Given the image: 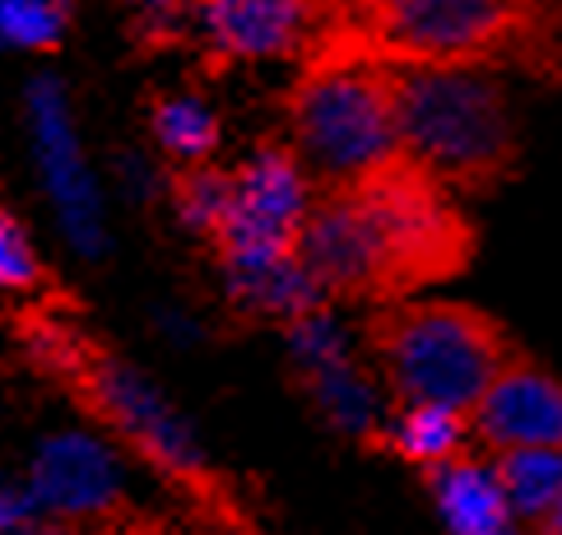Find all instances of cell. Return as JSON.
<instances>
[{
    "label": "cell",
    "mask_w": 562,
    "mask_h": 535,
    "mask_svg": "<svg viewBox=\"0 0 562 535\" xmlns=\"http://www.w3.org/2000/svg\"><path fill=\"white\" fill-rule=\"evenodd\" d=\"M405 164L447 187H479L512 158V108L488 66H395Z\"/></svg>",
    "instance_id": "cell-1"
},
{
    "label": "cell",
    "mask_w": 562,
    "mask_h": 535,
    "mask_svg": "<svg viewBox=\"0 0 562 535\" xmlns=\"http://www.w3.org/2000/svg\"><path fill=\"white\" fill-rule=\"evenodd\" d=\"M293 154L330 191L363 187L368 177L395 168L400 112H395V70L368 56H330L321 62L289 103Z\"/></svg>",
    "instance_id": "cell-2"
},
{
    "label": "cell",
    "mask_w": 562,
    "mask_h": 535,
    "mask_svg": "<svg viewBox=\"0 0 562 535\" xmlns=\"http://www.w3.org/2000/svg\"><path fill=\"white\" fill-rule=\"evenodd\" d=\"M376 364L400 401L451 405L474 414L488 387L516 359L484 312L456 303H405L376 316L372 326Z\"/></svg>",
    "instance_id": "cell-3"
},
{
    "label": "cell",
    "mask_w": 562,
    "mask_h": 535,
    "mask_svg": "<svg viewBox=\"0 0 562 535\" xmlns=\"http://www.w3.org/2000/svg\"><path fill=\"white\" fill-rule=\"evenodd\" d=\"M363 201L391 293H405L424 280H441L465 261V224L441 196V182L400 158L395 168L353 187Z\"/></svg>",
    "instance_id": "cell-4"
},
{
    "label": "cell",
    "mask_w": 562,
    "mask_h": 535,
    "mask_svg": "<svg viewBox=\"0 0 562 535\" xmlns=\"http://www.w3.org/2000/svg\"><path fill=\"white\" fill-rule=\"evenodd\" d=\"M526 19L530 0H372V37L400 66H484Z\"/></svg>",
    "instance_id": "cell-5"
},
{
    "label": "cell",
    "mask_w": 562,
    "mask_h": 535,
    "mask_svg": "<svg viewBox=\"0 0 562 535\" xmlns=\"http://www.w3.org/2000/svg\"><path fill=\"white\" fill-rule=\"evenodd\" d=\"M312 172L284 145H260L233 172V205L218 229V266L293 256L312 220Z\"/></svg>",
    "instance_id": "cell-6"
},
{
    "label": "cell",
    "mask_w": 562,
    "mask_h": 535,
    "mask_svg": "<svg viewBox=\"0 0 562 535\" xmlns=\"http://www.w3.org/2000/svg\"><path fill=\"white\" fill-rule=\"evenodd\" d=\"M24 116H29V141H33V164H37V182H43L47 201L56 210L66 243L79 256H103L108 247V224H103V196L85 164L75 135V116H70V98L56 75H37L29 93H24Z\"/></svg>",
    "instance_id": "cell-7"
},
{
    "label": "cell",
    "mask_w": 562,
    "mask_h": 535,
    "mask_svg": "<svg viewBox=\"0 0 562 535\" xmlns=\"http://www.w3.org/2000/svg\"><path fill=\"white\" fill-rule=\"evenodd\" d=\"M70 378L85 387L89 405L122 433L139 457L154 461L158 470H168L172 480H182L191 489H205V461H200L191 433L182 428V420L164 405V395L139 378L135 368L89 349L85 364H79Z\"/></svg>",
    "instance_id": "cell-8"
},
{
    "label": "cell",
    "mask_w": 562,
    "mask_h": 535,
    "mask_svg": "<svg viewBox=\"0 0 562 535\" xmlns=\"http://www.w3.org/2000/svg\"><path fill=\"white\" fill-rule=\"evenodd\" d=\"M303 266L316 275V285L339 299H386V261H381L376 233L358 191H326L312 210V220L297 243Z\"/></svg>",
    "instance_id": "cell-9"
},
{
    "label": "cell",
    "mask_w": 562,
    "mask_h": 535,
    "mask_svg": "<svg viewBox=\"0 0 562 535\" xmlns=\"http://www.w3.org/2000/svg\"><path fill=\"white\" fill-rule=\"evenodd\" d=\"M24 489L43 517L93 522L122 499V470L93 433H56L37 447Z\"/></svg>",
    "instance_id": "cell-10"
},
{
    "label": "cell",
    "mask_w": 562,
    "mask_h": 535,
    "mask_svg": "<svg viewBox=\"0 0 562 535\" xmlns=\"http://www.w3.org/2000/svg\"><path fill=\"white\" fill-rule=\"evenodd\" d=\"M321 24V0H205L200 33L224 62H284Z\"/></svg>",
    "instance_id": "cell-11"
},
{
    "label": "cell",
    "mask_w": 562,
    "mask_h": 535,
    "mask_svg": "<svg viewBox=\"0 0 562 535\" xmlns=\"http://www.w3.org/2000/svg\"><path fill=\"white\" fill-rule=\"evenodd\" d=\"M474 428L493 452L562 447V378L516 359L474 405Z\"/></svg>",
    "instance_id": "cell-12"
},
{
    "label": "cell",
    "mask_w": 562,
    "mask_h": 535,
    "mask_svg": "<svg viewBox=\"0 0 562 535\" xmlns=\"http://www.w3.org/2000/svg\"><path fill=\"white\" fill-rule=\"evenodd\" d=\"M293 341V359L307 372V387L316 395V405L326 410V420L349 428V433H368L376 424V391L368 378L349 364V345L326 312H312L303 322L289 326Z\"/></svg>",
    "instance_id": "cell-13"
},
{
    "label": "cell",
    "mask_w": 562,
    "mask_h": 535,
    "mask_svg": "<svg viewBox=\"0 0 562 535\" xmlns=\"http://www.w3.org/2000/svg\"><path fill=\"white\" fill-rule=\"evenodd\" d=\"M224 289L243 312L270 316V322H289V326L321 312V299H326V289L316 285V275L303 266L297 252L274 256V261L224 266Z\"/></svg>",
    "instance_id": "cell-14"
},
{
    "label": "cell",
    "mask_w": 562,
    "mask_h": 535,
    "mask_svg": "<svg viewBox=\"0 0 562 535\" xmlns=\"http://www.w3.org/2000/svg\"><path fill=\"white\" fill-rule=\"evenodd\" d=\"M432 499L441 512V526L451 535H502L512 526V499L502 489L497 461L456 457L451 466L432 470Z\"/></svg>",
    "instance_id": "cell-15"
},
{
    "label": "cell",
    "mask_w": 562,
    "mask_h": 535,
    "mask_svg": "<svg viewBox=\"0 0 562 535\" xmlns=\"http://www.w3.org/2000/svg\"><path fill=\"white\" fill-rule=\"evenodd\" d=\"M386 443L395 447V457L441 470L460 457V447H465V414L451 410V405L405 401V410L386 424Z\"/></svg>",
    "instance_id": "cell-16"
},
{
    "label": "cell",
    "mask_w": 562,
    "mask_h": 535,
    "mask_svg": "<svg viewBox=\"0 0 562 535\" xmlns=\"http://www.w3.org/2000/svg\"><path fill=\"white\" fill-rule=\"evenodd\" d=\"M497 475L516 517L544 531L553 522V512L562 508V447L497 452Z\"/></svg>",
    "instance_id": "cell-17"
},
{
    "label": "cell",
    "mask_w": 562,
    "mask_h": 535,
    "mask_svg": "<svg viewBox=\"0 0 562 535\" xmlns=\"http://www.w3.org/2000/svg\"><path fill=\"white\" fill-rule=\"evenodd\" d=\"M149 131H154V145L182 168H200L218 145V116L205 98H195V93L158 98L149 112Z\"/></svg>",
    "instance_id": "cell-18"
},
{
    "label": "cell",
    "mask_w": 562,
    "mask_h": 535,
    "mask_svg": "<svg viewBox=\"0 0 562 535\" xmlns=\"http://www.w3.org/2000/svg\"><path fill=\"white\" fill-rule=\"evenodd\" d=\"M228 205H233V172L200 164V168H187L172 182V210L191 233L218 237V229L228 220Z\"/></svg>",
    "instance_id": "cell-19"
},
{
    "label": "cell",
    "mask_w": 562,
    "mask_h": 535,
    "mask_svg": "<svg viewBox=\"0 0 562 535\" xmlns=\"http://www.w3.org/2000/svg\"><path fill=\"white\" fill-rule=\"evenodd\" d=\"M70 29V0H0V37L14 52H52Z\"/></svg>",
    "instance_id": "cell-20"
},
{
    "label": "cell",
    "mask_w": 562,
    "mask_h": 535,
    "mask_svg": "<svg viewBox=\"0 0 562 535\" xmlns=\"http://www.w3.org/2000/svg\"><path fill=\"white\" fill-rule=\"evenodd\" d=\"M0 280H5V289H14V293H29V289L43 285V266H37L33 237L14 214L0 220Z\"/></svg>",
    "instance_id": "cell-21"
},
{
    "label": "cell",
    "mask_w": 562,
    "mask_h": 535,
    "mask_svg": "<svg viewBox=\"0 0 562 535\" xmlns=\"http://www.w3.org/2000/svg\"><path fill=\"white\" fill-rule=\"evenodd\" d=\"M126 5L135 10L139 24H149V29H177L182 19H200L205 0H126Z\"/></svg>",
    "instance_id": "cell-22"
},
{
    "label": "cell",
    "mask_w": 562,
    "mask_h": 535,
    "mask_svg": "<svg viewBox=\"0 0 562 535\" xmlns=\"http://www.w3.org/2000/svg\"><path fill=\"white\" fill-rule=\"evenodd\" d=\"M122 182L135 196H149L154 191V168L145 164V158H122Z\"/></svg>",
    "instance_id": "cell-23"
},
{
    "label": "cell",
    "mask_w": 562,
    "mask_h": 535,
    "mask_svg": "<svg viewBox=\"0 0 562 535\" xmlns=\"http://www.w3.org/2000/svg\"><path fill=\"white\" fill-rule=\"evenodd\" d=\"M5 535H75V531H70V522H56V517H33V522L14 526V531H5Z\"/></svg>",
    "instance_id": "cell-24"
},
{
    "label": "cell",
    "mask_w": 562,
    "mask_h": 535,
    "mask_svg": "<svg viewBox=\"0 0 562 535\" xmlns=\"http://www.w3.org/2000/svg\"><path fill=\"white\" fill-rule=\"evenodd\" d=\"M544 535H562V508H558V512H553V522H549V526H544Z\"/></svg>",
    "instance_id": "cell-25"
},
{
    "label": "cell",
    "mask_w": 562,
    "mask_h": 535,
    "mask_svg": "<svg viewBox=\"0 0 562 535\" xmlns=\"http://www.w3.org/2000/svg\"><path fill=\"white\" fill-rule=\"evenodd\" d=\"M218 535H247L243 526H224V531H218Z\"/></svg>",
    "instance_id": "cell-26"
},
{
    "label": "cell",
    "mask_w": 562,
    "mask_h": 535,
    "mask_svg": "<svg viewBox=\"0 0 562 535\" xmlns=\"http://www.w3.org/2000/svg\"><path fill=\"white\" fill-rule=\"evenodd\" d=\"M502 535H520V531H512V526H507V531H502Z\"/></svg>",
    "instance_id": "cell-27"
}]
</instances>
